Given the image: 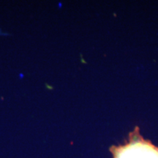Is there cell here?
I'll return each instance as SVG.
<instances>
[{
  "label": "cell",
  "mask_w": 158,
  "mask_h": 158,
  "mask_svg": "<svg viewBox=\"0 0 158 158\" xmlns=\"http://www.w3.org/2000/svg\"><path fill=\"white\" fill-rule=\"evenodd\" d=\"M111 152L114 158H158V148L137 133L130 135V141L125 145L112 147Z\"/></svg>",
  "instance_id": "1"
}]
</instances>
